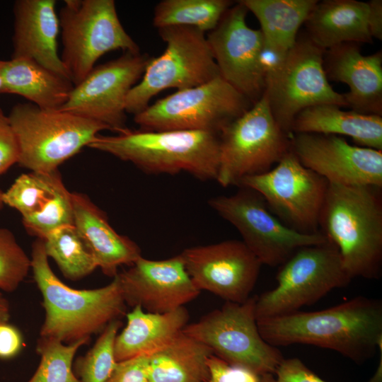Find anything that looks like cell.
<instances>
[{
  "label": "cell",
  "mask_w": 382,
  "mask_h": 382,
  "mask_svg": "<svg viewBox=\"0 0 382 382\" xmlns=\"http://www.w3.org/2000/svg\"><path fill=\"white\" fill-rule=\"evenodd\" d=\"M88 147L132 163L149 174L187 173L216 180L219 134L202 131H144L127 129L115 136L98 135Z\"/></svg>",
  "instance_id": "277c9868"
},
{
  "label": "cell",
  "mask_w": 382,
  "mask_h": 382,
  "mask_svg": "<svg viewBox=\"0 0 382 382\" xmlns=\"http://www.w3.org/2000/svg\"><path fill=\"white\" fill-rule=\"evenodd\" d=\"M64 2L58 15L63 45L60 58L74 86L105 54L117 50L140 52L123 28L113 0Z\"/></svg>",
  "instance_id": "52a82bcc"
},
{
  "label": "cell",
  "mask_w": 382,
  "mask_h": 382,
  "mask_svg": "<svg viewBox=\"0 0 382 382\" xmlns=\"http://www.w3.org/2000/svg\"><path fill=\"white\" fill-rule=\"evenodd\" d=\"M19 146L18 163L33 172H50L88 146L105 125L61 110L18 103L8 115Z\"/></svg>",
  "instance_id": "5b68a950"
},
{
  "label": "cell",
  "mask_w": 382,
  "mask_h": 382,
  "mask_svg": "<svg viewBox=\"0 0 382 382\" xmlns=\"http://www.w3.org/2000/svg\"><path fill=\"white\" fill-rule=\"evenodd\" d=\"M333 104H320L301 110L291 133L345 135L359 146L382 151V117L345 111Z\"/></svg>",
  "instance_id": "484cf974"
},
{
  "label": "cell",
  "mask_w": 382,
  "mask_h": 382,
  "mask_svg": "<svg viewBox=\"0 0 382 382\" xmlns=\"http://www.w3.org/2000/svg\"><path fill=\"white\" fill-rule=\"evenodd\" d=\"M257 324L272 346L314 345L361 364L382 345V301L359 296L323 310L257 319Z\"/></svg>",
  "instance_id": "6da1fadb"
},
{
  "label": "cell",
  "mask_w": 382,
  "mask_h": 382,
  "mask_svg": "<svg viewBox=\"0 0 382 382\" xmlns=\"http://www.w3.org/2000/svg\"><path fill=\"white\" fill-rule=\"evenodd\" d=\"M248 11L241 1L233 4L207 40L220 76L254 104L265 92L260 65L264 38L260 30L247 25Z\"/></svg>",
  "instance_id": "2e32d148"
},
{
  "label": "cell",
  "mask_w": 382,
  "mask_h": 382,
  "mask_svg": "<svg viewBox=\"0 0 382 382\" xmlns=\"http://www.w3.org/2000/svg\"><path fill=\"white\" fill-rule=\"evenodd\" d=\"M4 93L16 94L45 110H60L74 85L71 81L33 60L0 59Z\"/></svg>",
  "instance_id": "4316f807"
},
{
  "label": "cell",
  "mask_w": 382,
  "mask_h": 382,
  "mask_svg": "<svg viewBox=\"0 0 382 382\" xmlns=\"http://www.w3.org/2000/svg\"><path fill=\"white\" fill-rule=\"evenodd\" d=\"M369 13L368 2L318 1L305 22L308 37L325 51L343 43H371Z\"/></svg>",
  "instance_id": "cb8c5ba5"
},
{
  "label": "cell",
  "mask_w": 382,
  "mask_h": 382,
  "mask_svg": "<svg viewBox=\"0 0 382 382\" xmlns=\"http://www.w3.org/2000/svg\"><path fill=\"white\" fill-rule=\"evenodd\" d=\"M212 354L206 345L180 332L149 357V382H207Z\"/></svg>",
  "instance_id": "83f0119b"
},
{
  "label": "cell",
  "mask_w": 382,
  "mask_h": 382,
  "mask_svg": "<svg viewBox=\"0 0 382 382\" xmlns=\"http://www.w3.org/2000/svg\"><path fill=\"white\" fill-rule=\"evenodd\" d=\"M256 296L243 303L226 302L182 332L206 345L227 364L258 376L274 374L284 359L282 352L260 335L255 316Z\"/></svg>",
  "instance_id": "8fae6325"
},
{
  "label": "cell",
  "mask_w": 382,
  "mask_h": 382,
  "mask_svg": "<svg viewBox=\"0 0 382 382\" xmlns=\"http://www.w3.org/2000/svg\"><path fill=\"white\" fill-rule=\"evenodd\" d=\"M185 306L163 313H150L135 306L127 314V325L115 342L117 361L150 357L168 345L188 323Z\"/></svg>",
  "instance_id": "d4e9b609"
},
{
  "label": "cell",
  "mask_w": 382,
  "mask_h": 382,
  "mask_svg": "<svg viewBox=\"0 0 382 382\" xmlns=\"http://www.w3.org/2000/svg\"><path fill=\"white\" fill-rule=\"evenodd\" d=\"M71 199L74 226L104 274L114 277L120 266H130L141 257L136 243L117 233L88 196L72 192Z\"/></svg>",
  "instance_id": "603a6c76"
},
{
  "label": "cell",
  "mask_w": 382,
  "mask_h": 382,
  "mask_svg": "<svg viewBox=\"0 0 382 382\" xmlns=\"http://www.w3.org/2000/svg\"><path fill=\"white\" fill-rule=\"evenodd\" d=\"M158 31L166 50L149 59L139 82L129 92L127 113L141 112L162 91L190 88L220 76L205 33L187 26H168Z\"/></svg>",
  "instance_id": "8992f818"
},
{
  "label": "cell",
  "mask_w": 382,
  "mask_h": 382,
  "mask_svg": "<svg viewBox=\"0 0 382 382\" xmlns=\"http://www.w3.org/2000/svg\"><path fill=\"white\" fill-rule=\"evenodd\" d=\"M2 199L4 204L21 213L27 231L39 239L62 226L74 225L71 193L57 170L21 175L3 192Z\"/></svg>",
  "instance_id": "ffe728a7"
},
{
  "label": "cell",
  "mask_w": 382,
  "mask_h": 382,
  "mask_svg": "<svg viewBox=\"0 0 382 382\" xmlns=\"http://www.w3.org/2000/svg\"><path fill=\"white\" fill-rule=\"evenodd\" d=\"M126 305L163 313L198 296L200 291L189 276L180 254L153 260L140 257L129 268L117 274Z\"/></svg>",
  "instance_id": "d6986e66"
},
{
  "label": "cell",
  "mask_w": 382,
  "mask_h": 382,
  "mask_svg": "<svg viewBox=\"0 0 382 382\" xmlns=\"http://www.w3.org/2000/svg\"><path fill=\"white\" fill-rule=\"evenodd\" d=\"M328 183L305 167L290 150L274 168L244 178L238 187L256 191L270 210L289 228L316 233L320 232V216Z\"/></svg>",
  "instance_id": "5bb4252c"
},
{
  "label": "cell",
  "mask_w": 382,
  "mask_h": 382,
  "mask_svg": "<svg viewBox=\"0 0 382 382\" xmlns=\"http://www.w3.org/2000/svg\"><path fill=\"white\" fill-rule=\"evenodd\" d=\"M253 104L220 76L176 91L134 117L144 131H202L219 134Z\"/></svg>",
  "instance_id": "30bf717a"
},
{
  "label": "cell",
  "mask_w": 382,
  "mask_h": 382,
  "mask_svg": "<svg viewBox=\"0 0 382 382\" xmlns=\"http://www.w3.org/2000/svg\"><path fill=\"white\" fill-rule=\"evenodd\" d=\"M13 14L12 57L33 60L69 79L57 52L60 27L56 1L18 0L14 3Z\"/></svg>",
  "instance_id": "7402d4cb"
},
{
  "label": "cell",
  "mask_w": 382,
  "mask_h": 382,
  "mask_svg": "<svg viewBox=\"0 0 382 382\" xmlns=\"http://www.w3.org/2000/svg\"><path fill=\"white\" fill-rule=\"evenodd\" d=\"M180 255L195 286L226 302L247 301L262 265L244 243L238 240L187 248Z\"/></svg>",
  "instance_id": "e0dca14e"
},
{
  "label": "cell",
  "mask_w": 382,
  "mask_h": 382,
  "mask_svg": "<svg viewBox=\"0 0 382 382\" xmlns=\"http://www.w3.org/2000/svg\"><path fill=\"white\" fill-rule=\"evenodd\" d=\"M121 326L120 320L110 323L89 351L76 360L74 371L81 382H106L117 363L115 342Z\"/></svg>",
  "instance_id": "d6a6232c"
},
{
  "label": "cell",
  "mask_w": 382,
  "mask_h": 382,
  "mask_svg": "<svg viewBox=\"0 0 382 382\" xmlns=\"http://www.w3.org/2000/svg\"><path fill=\"white\" fill-rule=\"evenodd\" d=\"M88 341L81 340L65 344L54 338L40 337L36 347L40 363L27 382H81L72 364L79 349Z\"/></svg>",
  "instance_id": "1f68e13d"
},
{
  "label": "cell",
  "mask_w": 382,
  "mask_h": 382,
  "mask_svg": "<svg viewBox=\"0 0 382 382\" xmlns=\"http://www.w3.org/2000/svg\"><path fill=\"white\" fill-rule=\"evenodd\" d=\"M4 93V86H3V81L2 77L0 71V95Z\"/></svg>",
  "instance_id": "ee69618b"
},
{
  "label": "cell",
  "mask_w": 382,
  "mask_h": 382,
  "mask_svg": "<svg viewBox=\"0 0 382 382\" xmlns=\"http://www.w3.org/2000/svg\"><path fill=\"white\" fill-rule=\"evenodd\" d=\"M325 52L308 37L297 38L279 68L265 77L263 94L276 122L289 135L294 118L307 108L320 104L347 107L343 95L328 82Z\"/></svg>",
  "instance_id": "7c38bea8"
},
{
  "label": "cell",
  "mask_w": 382,
  "mask_h": 382,
  "mask_svg": "<svg viewBox=\"0 0 382 382\" xmlns=\"http://www.w3.org/2000/svg\"><path fill=\"white\" fill-rule=\"evenodd\" d=\"M277 286L255 300L257 319L282 316L312 305L352 279L336 246L325 242L299 249L280 266Z\"/></svg>",
  "instance_id": "9c48e42d"
},
{
  "label": "cell",
  "mask_w": 382,
  "mask_h": 382,
  "mask_svg": "<svg viewBox=\"0 0 382 382\" xmlns=\"http://www.w3.org/2000/svg\"><path fill=\"white\" fill-rule=\"evenodd\" d=\"M324 69L328 79L346 83L343 93L352 110L382 116V54L361 53L356 43H343L325 52Z\"/></svg>",
  "instance_id": "44dd1931"
},
{
  "label": "cell",
  "mask_w": 382,
  "mask_h": 382,
  "mask_svg": "<svg viewBox=\"0 0 382 382\" xmlns=\"http://www.w3.org/2000/svg\"><path fill=\"white\" fill-rule=\"evenodd\" d=\"M23 345L20 331L8 323H0V359L16 357Z\"/></svg>",
  "instance_id": "f35d334b"
},
{
  "label": "cell",
  "mask_w": 382,
  "mask_h": 382,
  "mask_svg": "<svg viewBox=\"0 0 382 382\" xmlns=\"http://www.w3.org/2000/svg\"><path fill=\"white\" fill-rule=\"evenodd\" d=\"M287 53L276 52L265 45L260 54V65L265 77L277 71L283 63Z\"/></svg>",
  "instance_id": "ab89813d"
},
{
  "label": "cell",
  "mask_w": 382,
  "mask_h": 382,
  "mask_svg": "<svg viewBox=\"0 0 382 382\" xmlns=\"http://www.w3.org/2000/svg\"><path fill=\"white\" fill-rule=\"evenodd\" d=\"M150 58L125 52L120 57L95 66L74 86L61 110L100 122L121 133L127 130L126 100L141 79Z\"/></svg>",
  "instance_id": "9a60e30c"
},
{
  "label": "cell",
  "mask_w": 382,
  "mask_h": 382,
  "mask_svg": "<svg viewBox=\"0 0 382 382\" xmlns=\"http://www.w3.org/2000/svg\"><path fill=\"white\" fill-rule=\"evenodd\" d=\"M381 187L328 183L319 228L337 248L353 279H378L382 271Z\"/></svg>",
  "instance_id": "7a4b0ae2"
},
{
  "label": "cell",
  "mask_w": 382,
  "mask_h": 382,
  "mask_svg": "<svg viewBox=\"0 0 382 382\" xmlns=\"http://www.w3.org/2000/svg\"><path fill=\"white\" fill-rule=\"evenodd\" d=\"M3 192L0 190V209H1L4 206V202L2 199Z\"/></svg>",
  "instance_id": "f6af8a7d"
},
{
  "label": "cell",
  "mask_w": 382,
  "mask_h": 382,
  "mask_svg": "<svg viewBox=\"0 0 382 382\" xmlns=\"http://www.w3.org/2000/svg\"><path fill=\"white\" fill-rule=\"evenodd\" d=\"M258 20L264 45L285 54L294 46L316 0H241Z\"/></svg>",
  "instance_id": "f1b7e54d"
},
{
  "label": "cell",
  "mask_w": 382,
  "mask_h": 382,
  "mask_svg": "<svg viewBox=\"0 0 382 382\" xmlns=\"http://www.w3.org/2000/svg\"><path fill=\"white\" fill-rule=\"evenodd\" d=\"M382 362L368 382H382ZM274 374L278 382H327L312 371L303 362L296 357L284 358Z\"/></svg>",
  "instance_id": "e575fe53"
},
{
  "label": "cell",
  "mask_w": 382,
  "mask_h": 382,
  "mask_svg": "<svg viewBox=\"0 0 382 382\" xmlns=\"http://www.w3.org/2000/svg\"><path fill=\"white\" fill-rule=\"evenodd\" d=\"M11 317L10 304L0 291V323H8Z\"/></svg>",
  "instance_id": "b9f144b4"
},
{
  "label": "cell",
  "mask_w": 382,
  "mask_h": 382,
  "mask_svg": "<svg viewBox=\"0 0 382 382\" xmlns=\"http://www.w3.org/2000/svg\"><path fill=\"white\" fill-rule=\"evenodd\" d=\"M259 382H278L274 374H265L260 376Z\"/></svg>",
  "instance_id": "7bdbcfd3"
},
{
  "label": "cell",
  "mask_w": 382,
  "mask_h": 382,
  "mask_svg": "<svg viewBox=\"0 0 382 382\" xmlns=\"http://www.w3.org/2000/svg\"><path fill=\"white\" fill-rule=\"evenodd\" d=\"M369 3V28L371 35L378 40L382 39V1L372 0Z\"/></svg>",
  "instance_id": "60d3db41"
},
{
  "label": "cell",
  "mask_w": 382,
  "mask_h": 382,
  "mask_svg": "<svg viewBox=\"0 0 382 382\" xmlns=\"http://www.w3.org/2000/svg\"><path fill=\"white\" fill-rule=\"evenodd\" d=\"M42 241L47 257L54 260L69 279H81L98 267L74 225L62 226Z\"/></svg>",
  "instance_id": "4dcf8cb0"
},
{
  "label": "cell",
  "mask_w": 382,
  "mask_h": 382,
  "mask_svg": "<svg viewBox=\"0 0 382 382\" xmlns=\"http://www.w3.org/2000/svg\"><path fill=\"white\" fill-rule=\"evenodd\" d=\"M291 151L330 183L382 187V151L354 146L337 135L293 133Z\"/></svg>",
  "instance_id": "ac0fdd59"
},
{
  "label": "cell",
  "mask_w": 382,
  "mask_h": 382,
  "mask_svg": "<svg viewBox=\"0 0 382 382\" xmlns=\"http://www.w3.org/2000/svg\"><path fill=\"white\" fill-rule=\"evenodd\" d=\"M216 180L224 187L238 186L245 177L270 170L291 150V135L276 122L266 96L219 132Z\"/></svg>",
  "instance_id": "ba28073f"
},
{
  "label": "cell",
  "mask_w": 382,
  "mask_h": 382,
  "mask_svg": "<svg viewBox=\"0 0 382 382\" xmlns=\"http://www.w3.org/2000/svg\"><path fill=\"white\" fill-rule=\"evenodd\" d=\"M19 146L8 116L0 108V175L18 163Z\"/></svg>",
  "instance_id": "74e56055"
},
{
  "label": "cell",
  "mask_w": 382,
  "mask_h": 382,
  "mask_svg": "<svg viewBox=\"0 0 382 382\" xmlns=\"http://www.w3.org/2000/svg\"><path fill=\"white\" fill-rule=\"evenodd\" d=\"M207 382H259L260 376L244 368L231 366L212 354L208 360Z\"/></svg>",
  "instance_id": "8d00e7d4"
},
{
  "label": "cell",
  "mask_w": 382,
  "mask_h": 382,
  "mask_svg": "<svg viewBox=\"0 0 382 382\" xmlns=\"http://www.w3.org/2000/svg\"><path fill=\"white\" fill-rule=\"evenodd\" d=\"M31 270L42 297L45 316L40 335L70 344L90 340L124 315L126 303L117 276L100 288L76 289L63 283L52 270L44 242L32 247Z\"/></svg>",
  "instance_id": "3957f363"
},
{
  "label": "cell",
  "mask_w": 382,
  "mask_h": 382,
  "mask_svg": "<svg viewBox=\"0 0 382 382\" xmlns=\"http://www.w3.org/2000/svg\"><path fill=\"white\" fill-rule=\"evenodd\" d=\"M106 382H149V357L139 356L117 361Z\"/></svg>",
  "instance_id": "d590c367"
},
{
  "label": "cell",
  "mask_w": 382,
  "mask_h": 382,
  "mask_svg": "<svg viewBox=\"0 0 382 382\" xmlns=\"http://www.w3.org/2000/svg\"><path fill=\"white\" fill-rule=\"evenodd\" d=\"M209 206L238 231L242 241L262 265H283L299 249L327 241L320 231L298 232L276 217L255 190L239 187L231 195L211 198Z\"/></svg>",
  "instance_id": "4fadbf2b"
},
{
  "label": "cell",
  "mask_w": 382,
  "mask_h": 382,
  "mask_svg": "<svg viewBox=\"0 0 382 382\" xmlns=\"http://www.w3.org/2000/svg\"><path fill=\"white\" fill-rule=\"evenodd\" d=\"M30 269L31 260L14 235L8 229L0 228V290H16Z\"/></svg>",
  "instance_id": "836d02e7"
},
{
  "label": "cell",
  "mask_w": 382,
  "mask_h": 382,
  "mask_svg": "<svg viewBox=\"0 0 382 382\" xmlns=\"http://www.w3.org/2000/svg\"><path fill=\"white\" fill-rule=\"evenodd\" d=\"M233 4L228 0H163L155 7L153 25L157 29L187 26L209 33Z\"/></svg>",
  "instance_id": "f546056e"
}]
</instances>
